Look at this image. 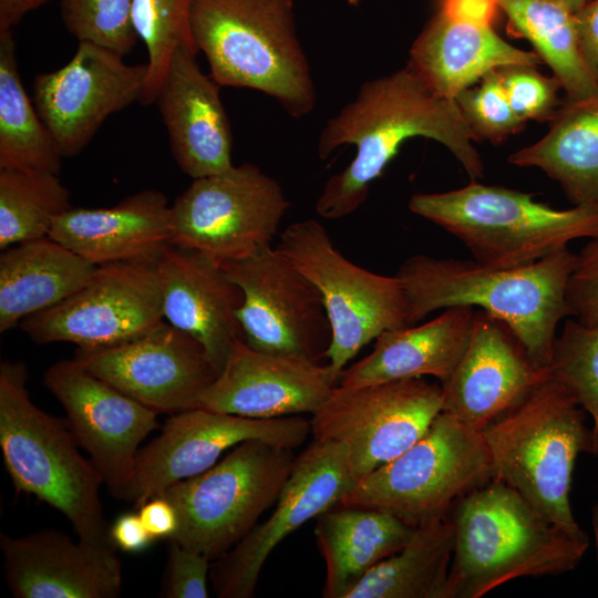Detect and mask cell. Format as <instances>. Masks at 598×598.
<instances>
[{"label":"cell","mask_w":598,"mask_h":598,"mask_svg":"<svg viewBox=\"0 0 598 598\" xmlns=\"http://www.w3.org/2000/svg\"><path fill=\"white\" fill-rule=\"evenodd\" d=\"M417 136L444 145L471 181L484 177L482 158L473 146L477 138L455 100L435 93L406 64L364 82L355 97L323 126L318 141L321 159L349 144L357 153L343 171L326 182L316 203L317 214L339 219L354 213L400 146Z\"/></svg>","instance_id":"1"},{"label":"cell","mask_w":598,"mask_h":598,"mask_svg":"<svg viewBox=\"0 0 598 598\" xmlns=\"http://www.w3.org/2000/svg\"><path fill=\"white\" fill-rule=\"evenodd\" d=\"M576 257L565 247L528 265L495 268L414 255L396 276L406 292L410 324L439 309H482L513 329L537 367L550 368L557 326L570 317L566 287Z\"/></svg>","instance_id":"2"},{"label":"cell","mask_w":598,"mask_h":598,"mask_svg":"<svg viewBox=\"0 0 598 598\" xmlns=\"http://www.w3.org/2000/svg\"><path fill=\"white\" fill-rule=\"evenodd\" d=\"M451 512L455 542L445 598H480L516 578L565 574L589 545L496 478L465 494Z\"/></svg>","instance_id":"3"},{"label":"cell","mask_w":598,"mask_h":598,"mask_svg":"<svg viewBox=\"0 0 598 598\" xmlns=\"http://www.w3.org/2000/svg\"><path fill=\"white\" fill-rule=\"evenodd\" d=\"M189 27L220 86L257 90L296 118L313 111L317 92L292 0H194Z\"/></svg>","instance_id":"4"},{"label":"cell","mask_w":598,"mask_h":598,"mask_svg":"<svg viewBox=\"0 0 598 598\" xmlns=\"http://www.w3.org/2000/svg\"><path fill=\"white\" fill-rule=\"evenodd\" d=\"M586 415L550 373L481 433L493 478L515 489L573 537L589 542L574 517L569 499L577 456L594 452Z\"/></svg>","instance_id":"5"},{"label":"cell","mask_w":598,"mask_h":598,"mask_svg":"<svg viewBox=\"0 0 598 598\" xmlns=\"http://www.w3.org/2000/svg\"><path fill=\"white\" fill-rule=\"evenodd\" d=\"M27 368L0 364V447L18 492L61 512L79 539L113 543L100 499L102 475L79 451L66 419L38 408L27 391Z\"/></svg>","instance_id":"6"},{"label":"cell","mask_w":598,"mask_h":598,"mask_svg":"<svg viewBox=\"0 0 598 598\" xmlns=\"http://www.w3.org/2000/svg\"><path fill=\"white\" fill-rule=\"evenodd\" d=\"M409 209L456 237L474 260L495 268L528 265L574 239L598 235V207L556 209L533 194L477 181L448 192L415 194Z\"/></svg>","instance_id":"7"},{"label":"cell","mask_w":598,"mask_h":598,"mask_svg":"<svg viewBox=\"0 0 598 598\" xmlns=\"http://www.w3.org/2000/svg\"><path fill=\"white\" fill-rule=\"evenodd\" d=\"M296 457L293 448L247 440L205 472L169 485L159 494L178 518L168 540L210 561L219 558L276 503Z\"/></svg>","instance_id":"8"},{"label":"cell","mask_w":598,"mask_h":598,"mask_svg":"<svg viewBox=\"0 0 598 598\" xmlns=\"http://www.w3.org/2000/svg\"><path fill=\"white\" fill-rule=\"evenodd\" d=\"M492 478L482 433L441 412L415 443L357 481L340 505L386 509L417 525L448 515Z\"/></svg>","instance_id":"9"},{"label":"cell","mask_w":598,"mask_h":598,"mask_svg":"<svg viewBox=\"0 0 598 598\" xmlns=\"http://www.w3.org/2000/svg\"><path fill=\"white\" fill-rule=\"evenodd\" d=\"M276 248L321 295L331 331L324 358L340 378L348 362L382 332L410 326L401 279L375 274L347 259L320 221L290 224L280 234Z\"/></svg>","instance_id":"10"},{"label":"cell","mask_w":598,"mask_h":598,"mask_svg":"<svg viewBox=\"0 0 598 598\" xmlns=\"http://www.w3.org/2000/svg\"><path fill=\"white\" fill-rule=\"evenodd\" d=\"M290 207L280 184L251 163L193 179L172 205L171 245L219 265L270 247Z\"/></svg>","instance_id":"11"},{"label":"cell","mask_w":598,"mask_h":598,"mask_svg":"<svg viewBox=\"0 0 598 598\" xmlns=\"http://www.w3.org/2000/svg\"><path fill=\"white\" fill-rule=\"evenodd\" d=\"M442 409V386L423 378L338 384L311 414V434L313 440L343 445L351 474L359 481L415 443Z\"/></svg>","instance_id":"12"},{"label":"cell","mask_w":598,"mask_h":598,"mask_svg":"<svg viewBox=\"0 0 598 598\" xmlns=\"http://www.w3.org/2000/svg\"><path fill=\"white\" fill-rule=\"evenodd\" d=\"M244 295L237 311L244 341L275 354L324 358L331 331L315 285L276 247L221 265Z\"/></svg>","instance_id":"13"},{"label":"cell","mask_w":598,"mask_h":598,"mask_svg":"<svg viewBox=\"0 0 598 598\" xmlns=\"http://www.w3.org/2000/svg\"><path fill=\"white\" fill-rule=\"evenodd\" d=\"M343 445L313 440L296 457L271 515L210 564L218 598H250L274 549L308 520L340 504L354 486Z\"/></svg>","instance_id":"14"},{"label":"cell","mask_w":598,"mask_h":598,"mask_svg":"<svg viewBox=\"0 0 598 598\" xmlns=\"http://www.w3.org/2000/svg\"><path fill=\"white\" fill-rule=\"evenodd\" d=\"M154 262L97 266L80 290L19 326L39 344L101 348L140 337L164 321Z\"/></svg>","instance_id":"15"},{"label":"cell","mask_w":598,"mask_h":598,"mask_svg":"<svg viewBox=\"0 0 598 598\" xmlns=\"http://www.w3.org/2000/svg\"><path fill=\"white\" fill-rule=\"evenodd\" d=\"M311 433L300 415L251 419L195 408L173 414L162 432L138 451L125 501L136 508L169 485L205 472L247 440L296 448Z\"/></svg>","instance_id":"16"},{"label":"cell","mask_w":598,"mask_h":598,"mask_svg":"<svg viewBox=\"0 0 598 598\" xmlns=\"http://www.w3.org/2000/svg\"><path fill=\"white\" fill-rule=\"evenodd\" d=\"M74 359L157 413L198 408L219 373L202 343L166 321L115 346L78 348Z\"/></svg>","instance_id":"17"},{"label":"cell","mask_w":598,"mask_h":598,"mask_svg":"<svg viewBox=\"0 0 598 598\" xmlns=\"http://www.w3.org/2000/svg\"><path fill=\"white\" fill-rule=\"evenodd\" d=\"M80 446L91 457L109 493L125 499L138 446L158 427L157 412L91 373L76 359L60 360L44 373Z\"/></svg>","instance_id":"18"},{"label":"cell","mask_w":598,"mask_h":598,"mask_svg":"<svg viewBox=\"0 0 598 598\" xmlns=\"http://www.w3.org/2000/svg\"><path fill=\"white\" fill-rule=\"evenodd\" d=\"M147 64H127L123 55L81 41L59 70L33 82L37 111L62 157L79 154L112 114L142 100Z\"/></svg>","instance_id":"19"},{"label":"cell","mask_w":598,"mask_h":598,"mask_svg":"<svg viewBox=\"0 0 598 598\" xmlns=\"http://www.w3.org/2000/svg\"><path fill=\"white\" fill-rule=\"evenodd\" d=\"M339 382L329 363L258 351L237 338L198 408L251 419L312 414Z\"/></svg>","instance_id":"20"},{"label":"cell","mask_w":598,"mask_h":598,"mask_svg":"<svg viewBox=\"0 0 598 598\" xmlns=\"http://www.w3.org/2000/svg\"><path fill=\"white\" fill-rule=\"evenodd\" d=\"M550 375L537 367L513 329L475 309L468 344L451 377L441 383L443 409L482 432Z\"/></svg>","instance_id":"21"},{"label":"cell","mask_w":598,"mask_h":598,"mask_svg":"<svg viewBox=\"0 0 598 598\" xmlns=\"http://www.w3.org/2000/svg\"><path fill=\"white\" fill-rule=\"evenodd\" d=\"M8 587L17 598H115L122 563L113 543L73 542L55 529L0 535Z\"/></svg>","instance_id":"22"},{"label":"cell","mask_w":598,"mask_h":598,"mask_svg":"<svg viewBox=\"0 0 598 598\" xmlns=\"http://www.w3.org/2000/svg\"><path fill=\"white\" fill-rule=\"evenodd\" d=\"M154 264L164 320L202 343L220 372L233 341L243 338L240 287L221 265L192 249L169 245Z\"/></svg>","instance_id":"23"},{"label":"cell","mask_w":598,"mask_h":598,"mask_svg":"<svg viewBox=\"0 0 598 598\" xmlns=\"http://www.w3.org/2000/svg\"><path fill=\"white\" fill-rule=\"evenodd\" d=\"M197 52H174L155 102L178 167L193 179L230 168L233 136L219 84L196 62Z\"/></svg>","instance_id":"24"},{"label":"cell","mask_w":598,"mask_h":598,"mask_svg":"<svg viewBox=\"0 0 598 598\" xmlns=\"http://www.w3.org/2000/svg\"><path fill=\"white\" fill-rule=\"evenodd\" d=\"M172 206L156 189L135 193L112 207H71L49 237L95 266L152 262L171 245Z\"/></svg>","instance_id":"25"},{"label":"cell","mask_w":598,"mask_h":598,"mask_svg":"<svg viewBox=\"0 0 598 598\" xmlns=\"http://www.w3.org/2000/svg\"><path fill=\"white\" fill-rule=\"evenodd\" d=\"M474 312L471 306L450 307L421 326L382 332L368 355L342 371L339 385L361 386L425 375L445 382L468 344Z\"/></svg>","instance_id":"26"},{"label":"cell","mask_w":598,"mask_h":598,"mask_svg":"<svg viewBox=\"0 0 598 598\" xmlns=\"http://www.w3.org/2000/svg\"><path fill=\"white\" fill-rule=\"evenodd\" d=\"M542 63L535 52L504 41L492 25L455 21L441 11L413 42L408 62L435 93L453 100L492 70Z\"/></svg>","instance_id":"27"},{"label":"cell","mask_w":598,"mask_h":598,"mask_svg":"<svg viewBox=\"0 0 598 598\" xmlns=\"http://www.w3.org/2000/svg\"><path fill=\"white\" fill-rule=\"evenodd\" d=\"M337 506L316 518L315 537L326 563L323 598H347L374 566L410 540L416 527L386 509Z\"/></svg>","instance_id":"28"},{"label":"cell","mask_w":598,"mask_h":598,"mask_svg":"<svg viewBox=\"0 0 598 598\" xmlns=\"http://www.w3.org/2000/svg\"><path fill=\"white\" fill-rule=\"evenodd\" d=\"M96 268L50 237L4 249L0 255V332L71 297Z\"/></svg>","instance_id":"29"},{"label":"cell","mask_w":598,"mask_h":598,"mask_svg":"<svg viewBox=\"0 0 598 598\" xmlns=\"http://www.w3.org/2000/svg\"><path fill=\"white\" fill-rule=\"evenodd\" d=\"M549 123L540 140L508 162L540 168L575 206L598 207V91L581 100L565 97Z\"/></svg>","instance_id":"30"},{"label":"cell","mask_w":598,"mask_h":598,"mask_svg":"<svg viewBox=\"0 0 598 598\" xmlns=\"http://www.w3.org/2000/svg\"><path fill=\"white\" fill-rule=\"evenodd\" d=\"M454 542L448 515L419 523L410 540L374 566L347 598H445Z\"/></svg>","instance_id":"31"},{"label":"cell","mask_w":598,"mask_h":598,"mask_svg":"<svg viewBox=\"0 0 598 598\" xmlns=\"http://www.w3.org/2000/svg\"><path fill=\"white\" fill-rule=\"evenodd\" d=\"M508 32L526 39L548 64L566 97L581 100L598 91L579 48L575 12L555 0H497Z\"/></svg>","instance_id":"32"},{"label":"cell","mask_w":598,"mask_h":598,"mask_svg":"<svg viewBox=\"0 0 598 598\" xmlns=\"http://www.w3.org/2000/svg\"><path fill=\"white\" fill-rule=\"evenodd\" d=\"M62 155L21 82L12 29L0 30V169L59 174Z\"/></svg>","instance_id":"33"},{"label":"cell","mask_w":598,"mask_h":598,"mask_svg":"<svg viewBox=\"0 0 598 598\" xmlns=\"http://www.w3.org/2000/svg\"><path fill=\"white\" fill-rule=\"evenodd\" d=\"M71 207L58 174L0 169V248L49 237L55 218Z\"/></svg>","instance_id":"34"},{"label":"cell","mask_w":598,"mask_h":598,"mask_svg":"<svg viewBox=\"0 0 598 598\" xmlns=\"http://www.w3.org/2000/svg\"><path fill=\"white\" fill-rule=\"evenodd\" d=\"M194 0H134L133 22L147 51V79L141 100L155 102L174 52L179 47L198 52L190 34Z\"/></svg>","instance_id":"35"},{"label":"cell","mask_w":598,"mask_h":598,"mask_svg":"<svg viewBox=\"0 0 598 598\" xmlns=\"http://www.w3.org/2000/svg\"><path fill=\"white\" fill-rule=\"evenodd\" d=\"M551 377L592 419L594 455H598V323L567 319L556 337Z\"/></svg>","instance_id":"36"},{"label":"cell","mask_w":598,"mask_h":598,"mask_svg":"<svg viewBox=\"0 0 598 598\" xmlns=\"http://www.w3.org/2000/svg\"><path fill=\"white\" fill-rule=\"evenodd\" d=\"M134 0H61V17L79 42L89 41L124 55L138 39Z\"/></svg>","instance_id":"37"},{"label":"cell","mask_w":598,"mask_h":598,"mask_svg":"<svg viewBox=\"0 0 598 598\" xmlns=\"http://www.w3.org/2000/svg\"><path fill=\"white\" fill-rule=\"evenodd\" d=\"M454 100L477 141L498 144L525 128L526 122L514 112L497 70L487 72L478 85L463 90Z\"/></svg>","instance_id":"38"},{"label":"cell","mask_w":598,"mask_h":598,"mask_svg":"<svg viewBox=\"0 0 598 598\" xmlns=\"http://www.w3.org/2000/svg\"><path fill=\"white\" fill-rule=\"evenodd\" d=\"M514 112L525 122H550L561 104L558 79L537 66L511 64L496 69Z\"/></svg>","instance_id":"39"},{"label":"cell","mask_w":598,"mask_h":598,"mask_svg":"<svg viewBox=\"0 0 598 598\" xmlns=\"http://www.w3.org/2000/svg\"><path fill=\"white\" fill-rule=\"evenodd\" d=\"M210 564L203 554L169 540L166 577L161 596L207 598Z\"/></svg>","instance_id":"40"},{"label":"cell","mask_w":598,"mask_h":598,"mask_svg":"<svg viewBox=\"0 0 598 598\" xmlns=\"http://www.w3.org/2000/svg\"><path fill=\"white\" fill-rule=\"evenodd\" d=\"M570 316L584 324L598 323V235L577 254L566 287Z\"/></svg>","instance_id":"41"},{"label":"cell","mask_w":598,"mask_h":598,"mask_svg":"<svg viewBox=\"0 0 598 598\" xmlns=\"http://www.w3.org/2000/svg\"><path fill=\"white\" fill-rule=\"evenodd\" d=\"M575 22L582 59L598 82V0H589L577 10Z\"/></svg>","instance_id":"42"},{"label":"cell","mask_w":598,"mask_h":598,"mask_svg":"<svg viewBox=\"0 0 598 598\" xmlns=\"http://www.w3.org/2000/svg\"><path fill=\"white\" fill-rule=\"evenodd\" d=\"M141 519L150 535L156 539H169L178 527L177 513L174 506L164 496L157 495L138 508Z\"/></svg>","instance_id":"43"},{"label":"cell","mask_w":598,"mask_h":598,"mask_svg":"<svg viewBox=\"0 0 598 598\" xmlns=\"http://www.w3.org/2000/svg\"><path fill=\"white\" fill-rule=\"evenodd\" d=\"M110 538L116 548L127 553L141 551L154 540L144 526L138 512L118 516L110 525Z\"/></svg>","instance_id":"44"},{"label":"cell","mask_w":598,"mask_h":598,"mask_svg":"<svg viewBox=\"0 0 598 598\" xmlns=\"http://www.w3.org/2000/svg\"><path fill=\"white\" fill-rule=\"evenodd\" d=\"M499 9L497 0H442L439 11L455 21L493 27Z\"/></svg>","instance_id":"45"},{"label":"cell","mask_w":598,"mask_h":598,"mask_svg":"<svg viewBox=\"0 0 598 598\" xmlns=\"http://www.w3.org/2000/svg\"><path fill=\"white\" fill-rule=\"evenodd\" d=\"M49 0H0V30L12 29L29 12Z\"/></svg>","instance_id":"46"},{"label":"cell","mask_w":598,"mask_h":598,"mask_svg":"<svg viewBox=\"0 0 598 598\" xmlns=\"http://www.w3.org/2000/svg\"><path fill=\"white\" fill-rule=\"evenodd\" d=\"M591 524L595 534V542L597 548V560H598V503H596L591 511Z\"/></svg>","instance_id":"47"},{"label":"cell","mask_w":598,"mask_h":598,"mask_svg":"<svg viewBox=\"0 0 598 598\" xmlns=\"http://www.w3.org/2000/svg\"><path fill=\"white\" fill-rule=\"evenodd\" d=\"M565 7H567L573 12H576L579 10L584 4H586L589 0H555Z\"/></svg>","instance_id":"48"},{"label":"cell","mask_w":598,"mask_h":598,"mask_svg":"<svg viewBox=\"0 0 598 598\" xmlns=\"http://www.w3.org/2000/svg\"><path fill=\"white\" fill-rule=\"evenodd\" d=\"M351 6H358L362 0H347Z\"/></svg>","instance_id":"49"}]
</instances>
